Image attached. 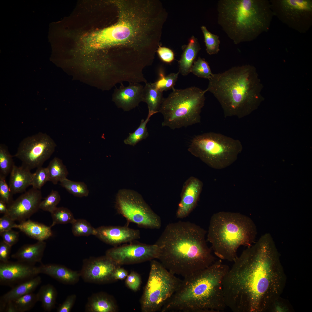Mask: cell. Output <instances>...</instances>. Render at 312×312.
<instances>
[{"mask_svg": "<svg viewBox=\"0 0 312 312\" xmlns=\"http://www.w3.org/2000/svg\"><path fill=\"white\" fill-rule=\"evenodd\" d=\"M118 21L89 36L93 49L112 47L122 53L152 54L159 40V22L155 11L141 1H116Z\"/></svg>", "mask_w": 312, "mask_h": 312, "instance_id": "cell-2", "label": "cell"}, {"mask_svg": "<svg viewBox=\"0 0 312 312\" xmlns=\"http://www.w3.org/2000/svg\"><path fill=\"white\" fill-rule=\"evenodd\" d=\"M72 230L75 236H88L95 235L96 229L86 220L75 219L72 223Z\"/></svg>", "mask_w": 312, "mask_h": 312, "instance_id": "cell-36", "label": "cell"}, {"mask_svg": "<svg viewBox=\"0 0 312 312\" xmlns=\"http://www.w3.org/2000/svg\"><path fill=\"white\" fill-rule=\"evenodd\" d=\"M13 194L6 182V177L0 175V200L8 205L13 201Z\"/></svg>", "mask_w": 312, "mask_h": 312, "instance_id": "cell-42", "label": "cell"}, {"mask_svg": "<svg viewBox=\"0 0 312 312\" xmlns=\"http://www.w3.org/2000/svg\"><path fill=\"white\" fill-rule=\"evenodd\" d=\"M119 266L105 255L83 260L80 277L86 282L103 284L114 281V272Z\"/></svg>", "mask_w": 312, "mask_h": 312, "instance_id": "cell-15", "label": "cell"}, {"mask_svg": "<svg viewBox=\"0 0 312 312\" xmlns=\"http://www.w3.org/2000/svg\"><path fill=\"white\" fill-rule=\"evenodd\" d=\"M0 235L3 240L11 246L16 244L18 240V233L12 229L1 233Z\"/></svg>", "mask_w": 312, "mask_h": 312, "instance_id": "cell-46", "label": "cell"}, {"mask_svg": "<svg viewBox=\"0 0 312 312\" xmlns=\"http://www.w3.org/2000/svg\"><path fill=\"white\" fill-rule=\"evenodd\" d=\"M200 49L196 39L192 36L179 61V73L183 76H186L190 73L192 66Z\"/></svg>", "mask_w": 312, "mask_h": 312, "instance_id": "cell-27", "label": "cell"}, {"mask_svg": "<svg viewBox=\"0 0 312 312\" xmlns=\"http://www.w3.org/2000/svg\"><path fill=\"white\" fill-rule=\"evenodd\" d=\"M51 213L53 220L51 228L56 224H72L75 219L71 212L63 207H57Z\"/></svg>", "mask_w": 312, "mask_h": 312, "instance_id": "cell-35", "label": "cell"}, {"mask_svg": "<svg viewBox=\"0 0 312 312\" xmlns=\"http://www.w3.org/2000/svg\"><path fill=\"white\" fill-rule=\"evenodd\" d=\"M40 274L39 266L17 261L0 262V284L12 288Z\"/></svg>", "mask_w": 312, "mask_h": 312, "instance_id": "cell-16", "label": "cell"}, {"mask_svg": "<svg viewBox=\"0 0 312 312\" xmlns=\"http://www.w3.org/2000/svg\"><path fill=\"white\" fill-rule=\"evenodd\" d=\"M206 231L189 222L170 223L155 243L157 258L167 270L184 278L211 265L216 260L207 244Z\"/></svg>", "mask_w": 312, "mask_h": 312, "instance_id": "cell-3", "label": "cell"}, {"mask_svg": "<svg viewBox=\"0 0 312 312\" xmlns=\"http://www.w3.org/2000/svg\"><path fill=\"white\" fill-rule=\"evenodd\" d=\"M56 146L49 135L39 132L23 139L13 156L21 160V165L31 170L42 166L54 153Z\"/></svg>", "mask_w": 312, "mask_h": 312, "instance_id": "cell-13", "label": "cell"}, {"mask_svg": "<svg viewBox=\"0 0 312 312\" xmlns=\"http://www.w3.org/2000/svg\"><path fill=\"white\" fill-rule=\"evenodd\" d=\"M8 212L7 204L3 201L0 200V213L6 214Z\"/></svg>", "mask_w": 312, "mask_h": 312, "instance_id": "cell-51", "label": "cell"}, {"mask_svg": "<svg viewBox=\"0 0 312 312\" xmlns=\"http://www.w3.org/2000/svg\"><path fill=\"white\" fill-rule=\"evenodd\" d=\"M46 246L44 241H38L33 244L24 245L11 255L17 261L35 265L37 263H42L41 260Z\"/></svg>", "mask_w": 312, "mask_h": 312, "instance_id": "cell-22", "label": "cell"}, {"mask_svg": "<svg viewBox=\"0 0 312 312\" xmlns=\"http://www.w3.org/2000/svg\"><path fill=\"white\" fill-rule=\"evenodd\" d=\"M157 51L160 58L164 62L170 63L174 60V53L168 48L159 46Z\"/></svg>", "mask_w": 312, "mask_h": 312, "instance_id": "cell-45", "label": "cell"}, {"mask_svg": "<svg viewBox=\"0 0 312 312\" xmlns=\"http://www.w3.org/2000/svg\"><path fill=\"white\" fill-rule=\"evenodd\" d=\"M274 16L282 23L300 33L312 25V0H270Z\"/></svg>", "mask_w": 312, "mask_h": 312, "instance_id": "cell-12", "label": "cell"}, {"mask_svg": "<svg viewBox=\"0 0 312 312\" xmlns=\"http://www.w3.org/2000/svg\"><path fill=\"white\" fill-rule=\"evenodd\" d=\"M41 278L37 276L12 287L0 299V312H4L7 302L26 294L32 293L41 283Z\"/></svg>", "mask_w": 312, "mask_h": 312, "instance_id": "cell-24", "label": "cell"}, {"mask_svg": "<svg viewBox=\"0 0 312 312\" xmlns=\"http://www.w3.org/2000/svg\"><path fill=\"white\" fill-rule=\"evenodd\" d=\"M115 207L118 213L129 222L144 228L158 229L161 226L160 217L136 192L120 190L116 198Z\"/></svg>", "mask_w": 312, "mask_h": 312, "instance_id": "cell-11", "label": "cell"}, {"mask_svg": "<svg viewBox=\"0 0 312 312\" xmlns=\"http://www.w3.org/2000/svg\"><path fill=\"white\" fill-rule=\"evenodd\" d=\"M242 149L239 140L221 133L209 132L195 136L188 150L209 167L221 169L235 161Z\"/></svg>", "mask_w": 312, "mask_h": 312, "instance_id": "cell-9", "label": "cell"}, {"mask_svg": "<svg viewBox=\"0 0 312 312\" xmlns=\"http://www.w3.org/2000/svg\"><path fill=\"white\" fill-rule=\"evenodd\" d=\"M172 90L164 98L159 111L163 116L162 126L174 130L200 122L205 90L196 87Z\"/></svg>", "mask_w": 312, "mask_h": 312, "instance_id": "cell-8", "label": "cell"}, {"mask_svg": "<svg viewBox=\"0 0 312 312\" xmlns=\"http://www.w3.org/2000/svg\"><path fill=\"white\" fill-rule=\"evenodd\" d=\"M10 301L14 306L16 312H25L29 311L38 302L36 294L33 292Z\"/></svg>", "mask_w": 312, "mask_h": 312, "instance_id": "cell-33", "label": "cell"}, {"mask_svg": "<svg viewBox=\"0 0 312 312\" xmlns=\"http://www.w3.org/2000/svg\"><path fill=\"white\" fill-rule=\"evenodd\" d=\"M120 266H118L114 272L113 278L114 281L124 279L128 275L127 272L123 268H121Z\"/></svg>", "mask_w": 312, "mask_h": 312, "instance_id": "cell-50", "label": "cell"}, {"mask_svg": "<svg viewBox=\"0 0 312 312\" xmlns=\"http://www.w3.org/2000/svg\"><path fill=\"white\" fill-rule=\"evenodd\" d=\"M135 241L109 249L106 251L105 255L120 266L157 259L159 250L157 245Z\"/></svg>", "mask_w": 312, "mask_h": 312, "instance_id": "cell-14", "label": "cell"}, {"mask_svg": "<svg viewBox=\"0 0 312 312\" xmlns=\"http://www.w3.org/2000/svg\"><path fill=\"white\" fill-rule=\"evenodd\" d=\"M217 11L218 24L236 44L267 32L274 16L268 0H220Z\"/></svg>", "mask_w": 312, "mask_h": 312, "instance_id": "cell-6", "label": "cell"}, {"mask_svg": "<svg viewBox=\"0 0 312 312\" xmlns=\"http://www.w3.org/2000/svg\"><path fill=\"white\" fill-rule=\"evenodd\" d=\"M32 173L30 170L21 165H14L10 173L9 185L14 194L25 192L31 185Z\"/></svg>", "mask_w": 312, "mask_h": 312, "instance_id": "cell-25", "label": "cell"}, {"mask_svg": "<svg viewBox=\"0 0 312 312\" xmlns=\"http://www.w3.org/2000/svg\"><path fill=\"white\" fill-rule=\"evenodd\" d=\"M95 235L101 240L114 246L136 241L140 238L139 230L125 226H101Z\"/></svg>", "mask_w": 312, "mask_h": 312, "instance_id": "cell-18", "label": "cell"}, {"mask_svg": "<svg viewBox=\"0 0 312 312\" xmlns=\"http://www.w3.org/2000/svg\"><path fill=\"white\" fill-rule=\"evenodd\" d=\"M209 80L205 90L216 98L225 117L241 118L255 109L260 101L262 85L252 66H234L213 74Z\"/></svg>", "mask_w": 312, "mask_h": 312, "instance_id": "cell-5", "label": "cell"}, {"mask_svg": "<svg viewBox=\"0 0 312 312\" xmlns=\"http://www.w3.org/2000/svg\"><path fill=\"white\" fill-rule=\"evenodd\" d=\"M161 71L159 73V78L154 83L158 90L163 92L174 88L179 73H171L165 76Z\"/></svg>", "mask_w": 312, "mask_h": 312, "instance_id": "cell-38", "label": "cell"}, {"mask_svg": "<svg viewBox=\"0 0 312 312\" xmlns=\"http://www.w3.org/2000/svg\"><path fill=\"white\" fill-rule=\"evenodd\" d=\"M292 311L293 309L289 302L280 296L272 303L268 312H291Z\"/></svg>", "mask_w": 312, "mask_h": 312, "instance_id": "cell-43", "label": "cell"}, {"mask_svg": "<svg viewBox=\"0 0 312 312\" xmlns=\"http://www.w3.org/2000/svg\"><path fill=\"white\" fill-rule=\"evenodd\" d=\"M250 217L241 213L220 211L211 218L207 235L215 255L221 260L233 262L239 248L252 245L257 234Z\"/></svg>", "mask_w": 312, "mask_h": 312, "instance_id": "cell-7", "label": "cell"}, {"mask_svg": "<svg viewBox=\"0 0 312 312\" xmlns=\"http://www.w3.org/2000/svg\"><path fill=\"white\" fill-rule=\"evenodd\" d=\"M190 72L198 77L208 79L213 74L207 62L200 57L194 62Z\"/></svg>", "mask_w": 312, "mask_h": 312, "instance_id": "cell-39", "label": "cell"}, {"mask_svg": "<svg viewBox=\"0 0 312 312\" xmlns=\"http://www.w3.org/2000/svg\"><path fill=\"white\" fill-rule=\"evenodd\" d=\"M48 181H49V177L47 167L38 168L32 173L31 185L33 188L40 190Z\"/></svg>", "mask_w": 312, "mask_h": 312, "instance_id": "cell-41", "label": "cell"}, {"mask_svg": "<svg viewBox=\"0 0 312 312\" xmlns=\"http://www.w3.org/2000/svg\"><path fill=\"white\" fill-rule=\"evenodd\" d=\"M182 280L154 259L151 261L150 269L140 303L143 312L161 310L179 288Z\"/></svg>", "mask_w": 312, "mask_h": 312, "instance_id": "cell-10", "label": "cell"}, {"mask_svg": "<svg viewBox=\"0 0 312 312\" xmlns=\"http://www.w3.org/2000/svg\"><path fill=\"white\" fill-rule=\"evenodd\" d=\"M229 267L216 260L208 267L184 278L161 311L219 312L226 308L223 282Z\"/></svg>", "mask_w": 312, "mask_h": 312, "instance_id": "cell-4", "label": "cell"}, {"mask_svg": "<svg viewBox=\"0 0 312 312\" xmlns=\"http://www.w3.org/2000/svg\"><path fill=\"white\" fill-rule=\"evenodd\" d=\"M42 198L40 190L32 187L8 205L6 214L14 221L27 220L40 209Z\"/></svg>", "mask_w": 312, "mask_h": 312, "instance_id": "cell-17", "label": "cell"}, {"mask_svg": "<svg viewBox=\"0 0 312 312\" xmlns=\"http://www.w3.org/2000/svg\"><path fill=\"white\" fill-rule=\"evenodd\" d=\"M164 99L163 92L158 90L154 83H146L143 90L142 101L147 104L148 114L152 116L159 112Z\"/></svg>", "mask_w": 312, "mask_h": 312, "instance_id": "cell-28", "label": "cell"}, {"mask_svg": "<svg viewBox=\"0 0 312 312\" xmlns=\"http://www.w3.org/2000/svg\"><path fill=\"white\" fill-rule=\"evenodd\" d=\"M14 228L19 229L29 237L38 241H44L53 235L50 226L29 219L16 224Z\"/></svg>", "mask_w": 312, "mask_h": 312, "instance_id": "cell-26", "label": "cell"}, {"mask_svg": "<svg viewBox=\"0 0 312 312\" xmlns=\"http://www.w3.org/2000/svg\"><path fill=\"white\" fill-rule=\"evenodd\" d=\"M75 294L70 295L66 298L63 303L58 308L57 312H70L75 302L76 299Z\"/></svg>", "mask_w": 312, "mask_h": 312, "instance_id": "cell-47", "label": "cell"}, {"mask_svg": "<svg viewBox=\"0 0 312 312\" xmlns=\"http://www.w3.org/2000/svg\"><path fill=\"white\" fill-rule=\"evenodd\" d=\"M118 309L114 298L103 292L92 294L88 298L85 307L87 312H116Z\"/></svg>", "mask_w": 312, "mask_h": 312, "instance_id": "cell-23", "label": "cell"}, {"mask_svg": "<svg viewBox=\"0 0 312 312\" xmlns=\"http://www.w3.org/2000/svg\"><path fill=\"white\" fill-rule=\"evenodd\" d=\"M203 183L198 179L191 177L185 182L181 200L176 212L178 218L187 217L195 208L202 190Z\"/></svg>", "mask_w": 312, "mask_h": 312, "instance_id": "cell-19", "label": "cell"}, {"mask_svg": "<svg viewBox=\"0 0 312 312\" xmlns=\"http://www.w3.org/2000/svg\"><path fill=\"white\" fill-rule=\"evenodd\" d=\"M38 301L40 302L45 311L50 312L54 308L57 293L55 287L48 284L42 286L36 294Z\"/></svg>", "mask_w": 312, "mask_h": 312, "instance_id": "cell-29", "label": "cell"}, {"mask_svg": "<svg viewBox=\"0 0 312 312\" xmlns=\"http://www.w3.org/2000/svg\"><path fill=\"white\" fill-rule=\"evenodd\" d=\"M60 182L62 187L75 196L86 197L89 194V192L87 186L83 182L75 181L66 178Z\"/></svg>", "mask_w": 312, "mask_h": 312, "instance_id": "cell-32", "label": "cell"}, {"mask_svg": "<svg viewBox=\"0 0 312 312\" xmlns=\"http://www.w3.org/2000/svg\"><path fill=\"white\" fill-rule=\"evenodd\" d=\"M8 147L5 144H0V175L6 177L10 173L15 165L13 157Z\"/></svg>", "mask_w": 312, "mask_h": 312, "instance_id": "cell-34", "label": "cell"}, {"mask_svg": "<svg viewBox=\"0 0 312 312\" xmlns=\"http://www.w3.org/2000/svg\"><path fill=\"white\" fill-rule=\"evenodd\" d=\"M201 28L204 35L207 53L210 55L217 54L220 51V41L219 36L209 32L204 25Z\"/></svg>", "mask_w": 312, "mask_h": 312, "instance_id": "cell-37", "label": "cell"}, {"mask_svg": "<svg viewBox=\"0 0 312 312\" xmlns=\"http://www.w3.org/2000/svg\"><path fill=\"white\" fill-rule=\"evenodd\" d=\"M49 181L56 185L67 178L68 172L62 160L57 157L53 158L47 167Z\"/></svg>", "mask_w": 312, "mask_h": 312, "instance_id": "cell-30", "label": "cell"}, {"mask_svg": "<svg viewBox=\"0 0 312 312\" xmlns=\"http://www.w3.org/2000/svg\"><path fill=\"white\" fill-rule=\"evenodd\" d=\"M61 200V197L57 191L52 190L50 194L43 200L40 205L39 208L50 213L57 207Z\"/></svg>", "mask_w": 312, "mask_h": 312, "instance_id": "cell-40", "label": "cell"}, {"mask_svg": "<svg viewBox=\"0 0 312 312\" xmlns=\"http://www.w3.org/2000/svg\"><path fill=\"white\" fill-rule=\"evenodd\" d=\"M280 257L269 233L244 250L223 280L226 307L233 312H268L286 283Z\"/></svg>", "mask_w": 312, "mask_h": 312, "instance_id": "cell-1", "label": "cell"}, {"mask_svg": "<svg viewBox=\"0 0 312 312\" xmlns=\"http://www.w3.org/2000/svg\"><path fill=\"white\" fill-rule=\"evenodd\" d=\"M40 273L47 275L65 284L73 285L79 281V272L74 271L60 264L41 263L39 266Z\"/></svg>", "mask_w": 312, "mask_h": 312, "instance_id": "cell-21", "label": "cell"}, {"mask_svg": "<svg viewBox=\"0 0 312 312\" xmlns=\"http://www.w3.org/2000/svg\"><path fill=\"white\" fill-rule=\"evenodd\" d=\"M125 283L127 287L135 291L140 288L141 284V279L139 275L134 271L131 272L126 277Z\"/></svg>", "mask_w": 312, "mask_h": 312, "instance_id": "cell-44", "label": "cell"}, {"mask_svg": "<svg viewBox=\"0 0 312 312\" xmlns=\"http://www.w3.org/2000/svg\"><path fill=\"white\" fill-rule=\"evenodd\" d=\"M152 116L148 114L145 120L143 119L141 120L140 124L137 129L133 133H129V136L124 140L125 144L134 146L148 136L149 134L146 126Z\"/></svg>", "mask_w": 312, "mask_h": 312, "instance_id": "cell-31", "label": "cell"}, {"mask_svg": "<svg viewBox=\"0 0 312 312\" xmlns=\"http://www.w3.org/2000/svg\"><path fill=\"white\" fill-rule=\"evenodd\" d=\"M7 214H4L0 218V233L9 230L14 228L16 224Z\"/></svg>", "mask_w": 312, "mask_h": 312, "instance_id": "cell-48", "label": "cell"}, {"mask_svg": "<svg viewBox=\"0 0 312 312\" xmlns=\"http://www.w3.org/2000/svg\"><path fill=\"white\" fill-rule=\"evenodd\" d=\"M143 86L139 83H129L127 86L122 83L114 91L112 100L117 106L125 111H129L142 101Z\"/></svg>", "mask_w": 312, "mask_h": 312, "instance_id": "cell-20", "label": "cell"}, {"mask_svg": "<svg viewBox=\"0 0 312 312\" xmlns=\"http://www.w3.org/2000/svg\"><path fill=\"white\" fill-rule=\"evenodd\" d=\"M12 246L3 240L0 243V261L6 262L9 261Z\"/></svg>", "mask_w": 312, "mask_h": 312, "instance_id": "cell-49", "label": "cell"}]
</instances>
